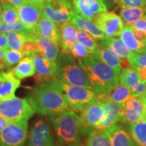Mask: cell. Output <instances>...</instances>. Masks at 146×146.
<instances>
[{"mask_svg":"<svg viewBox=\"0 0 146 146\" xmlns=\"http://www.w3.org/2000/svg\"><path fill=\"white\" fill-rule=\"evenodd\" d=\"M137 68L140 81L146 82V68H141V67H137Z\"/></svg>","mask_w":146,"mask_h":146,"instance_id":"obj_48","label":"cell"},{"mask_svg":"<svg viewBox=\"0 0 146 146\" xmlns=\"http://www.w3.org/2000/svg\"><path fill=\"white\" fill-rule=\"evenodd\" d=\"M11 32L31 33H33V30L27 28L21 21H18L12 25L3 23L2 22L0 23V33L7 34Z\"/></svg>","mask_w":146,"mask_h":146,"instance_id":"obj_34","label":"cell"},{"mask_svg":"<svg viewBox=\"0 0 146 146\" xmlns=\"http://www.w3.org/2000/svg\"><path fill=\"white\" fill-rule=\"evenodd\" d=\"M12 122L13 121L7 119V118L0 117V133H1L7 126L10 125L11 123H12Z\"/></svg>","mask_w":146,"mask_h":146,"instance_id":"obj_47","label":"cell"},{"mask_svg":"<svg viewBox=\"0 0 146 146\" xmlns=\"http://www.w3.org/2000/svg\"><path fill=\"white\" fill-rule=\"evenodd\" d=\"M129 132L137 146H146V120L130 124Z\"/></svg>","mask_w":146,"mask_h":146,"instance_id":"obj_30","label":"cell"},{"mask_svg":"<svg viewBox=\"0 0 146 146\" xmlns=\"http://www.w3.org/2000/svg\"><path fill=\"white\" fill-rule=\"evenodd\" d=\"M103 1L105 3L106 5L109 8H113L119 3V0H103Z\"/></svg>","mask_w":146,"mask_h":146,"instance_id":"obj_49","label":"cell"},{"mask_svg":"<svg viewBox=\"0 0 146 146\" xmlns=\"http://www.w3.org/2000/svg\"><path fill=\"white\" fill-rule=\"evenodd\" d=\"M1 15H2V5L0 1V23H1Z\"/></svg>","mask_w":146,"mask_h":146,"instance_id":"obj_52","label":"cell"},{"mask_svg":"<svg viewBox=\"0 0 146 146\" xmlns=\"http://www.w3.org/2000/svg\"><path fill=\"white\" fill-rule=\"evenodd\" d=\"M74 8H53L50 3L45 5L43 8V15L48 18L55 23L60 24L70 22L74 14Z\"/></svg>","mask_w":146,"mask_h":146,"instance_id":"obj_22","label":"cell"},{"mask_svg":"<svg viewBox=\"0 0 146 146\" xmlns=\"http://www.w3.org/2000/svg\"><path fill=\"white\" fill-rule=\"evenodd\" d=\"M146 14L145 8H121L120 17L123 21L124 26L132 25Z\"/></svg>","mask_w":146,"mask_h":146,"instance_id":"obj_27","label":"cell"},{"mask_svg":"<svg viewBox=\"0 0 146 146\" xmlns=\"http://www.w3.org/2000/svg\"><path fill=\"white\" fill-rule=\"evenodd\" d=\"M78 64L86 73L97 94L108 93L119 83L120 74L96 56L78 60Z\"/></svg>","mask_w":146,"mask_h":146,"instance_id":"obj_2","label":"cell"},{"mask_svg":"<svg viewBox=\"0 0 146 146\" xmlns=\"http://www.w3.org/2000/svg\"><path fill=\"white\" fill-rule=\"evenodd\" d=\"M52 82L68 102L71 110L74 109L77 112L81 113L97 100L98 94L92 89L69 85L55 78H52Z\"/></svg>","mask_w":146,"mask_h":146,"instance_id":"obj_5","label":"cell"},{"mask_svg":"<svg viewBox=\"0 0 146 146\" xmlns=\"http://www.w3.org/2000/svg\"><path fill=\"white\" fill-rule=\"evenodd\" d=\"M145 120L146 110L143 103L139 98L131 97L124 104L121 121L130 125Z\"/></svg>","mask_w":146,"mask_h":146,"instance_id":"obj_11","label":"cell"},{"mask_svg":"<svg viewBox=\"0 0 146 146\" xmlns=\"http://www.w3.org/2000/svg\"><path fill=\"white\" fill-rule=\"evenodd\" d=\"M127 60L133 66L146 68V53L132 52Z\"/></svg>","mask_w":146,"mask_h":146,"instance_id":"obj_38","label":"cell"},{"mask_svg":"<svg viewBox=\"0 0 146 146\" xmlns=\"http://www.w3.org/2000/svg\"><path fill=\"white\" fill-rule=\"evenodd\" d=\"M0 1L1 3H9V4L13 5L15 8H18L26 3L25 0H0Z\"/></svg>","mask_w":146,"mask_h":146,"instance_id":"obj_45","label":"cell"},{"mask_svg":"<svg viewBox=\"0 0 146 146\" xmlns=\"http://www.w3.org/2000/svg\"><path fill=\"white\" fill-rule=\"evenodd\" d=\"M36 111L25 98L14 97L12 99L0 102V117L13 122L27 120L31 118Z\"/></svg>","mask_w":146,"mask_h":146,"instance_id":"obj_6","label":"cell"},{"mask_svg":"<svg viewBox=\"0 0 146 146\" xmlns=\"http://www.w3.org/2000/svg\"><path fill=\"white\" fill-rule=\"evenodd\" d=\"M21 87V80L18 79L11 71L0 72V102L12 99Z\"/></svg>","mask_w":146,"mask_h":146,"instance_id":"obj_16","label":"cell"},{"mask_svg":"<svg viewBox=\"0 0 146 146\" xmlns=\"http://www.w3.org/2000/svg\"><path fill=\"white\" fill-rule=\"evenodd\" d=\"M76 40L78 43H81L83 46L86 47L89 50H93L94 52L98 47V44L97 43L96 39L87 33L83 31H77L76 33Z\"/></svg>","mask_w":146,"mask_h":146,"instance_id":"obj_35","label":"cell"},{"mask_svg":"<svg viewBox=\"0 0 146 146\" xmlns=\"http://www.w3.org/2000/svg\"><path fill=\"white\" fill-rule=\"evenodd\" d=\"M21 52L26 56H29L33 53H38V46L34 40H29L24 43L22 46Z\"/></svg>","mask_w":146,"mask_h":146,"instance_id":"obj_40","label":"cell"},{"mask_svg":"<svg viewBox=\"0 0 146 146\" xmlns=\"http://www.w3.org/2000/svg\"><path fill=\"white\" fill-rule=\"evenodd\" d=\"M94 56L116 71L118 74L122 70L121 58L114 50L109 47L101 44L94 51Z\"/></svg>","mask_w":146,"mask_h":146,"instance_id":"obj_18","label":"cell"},{"mask_svg":"<svg viewBox=\"0 0 146 146\" xmlns=\"http://www.w3.org/2000/svg\"><path fill=\"white\" fill-rule=\"evenodd\" d=\"M139 98V99L141 100V101H142V102H143V103L144 106H145V110H146V99H145V98H143V96L140 97V98Z\"/></svg>","mask_w":146,"mask_h":146,"instance_id":"obj_51","label":"cell"},{"mask_svg":"<svg viewBox=\"0 0 146 146\" xmlns=\"http://www.w3.org/2000/svg\"><path fill=\"white\" fill-rule=\"evenodd\" d=\"M25 56H26L21 52L8 49V50H5L4 58L5 67L14 66L17 64Z\"/></svg>","mask_w":146,"mask_h":146,"instance_id":"obj_37","label":"cell"},{"mask_svg":"<svg viewBox=\"0 0 146 146\" xmlns=\"http://www.w3.org/2000/svg\"><path fill=\"white\" fill-rule=\"evenodd\" d=\"M131 96L134 98H140L146 94V82L140 81L131 89Z\"/></svg>","mask_w":146,"mask_h":146,"instance_id":"obj_41","label":"cell"},{"mask_svg":"<svg viewBox=\"0 0 146 146\" xmlns=\"http://www.w3.org/2000/svg\"><path fill=\"white\" fill-rule=\"evenodd\" d=\"M28 146H58L53 137L50 128L45 120L39 119L33 124Z\"/></svg>","mask_w":146,"mask_h":146,"instance_id":"obj_10","label":"cell"},{"mask_svg":"<svg viewBox=\"0 0 146 146\" xmlns=\"http://www.w3.org/2000/svg\"><path fill=\"white\" fill-rule=\"evenodd\" d=\"M57 26L59 32L60 50L66 54H70L73 45L77 42V29L71 22L58 24Z\"/></svg>","mask_w":146,"mask_h":146,"instance_id":"obj_14","label":"cell"},{"mask_svg":"<svg viewBox=\"0 0 146 146\" xmlns=\"http://www.w3.org/2000/svg\"><path fill=\"white\" fill-rule=\"evenodd\" d=\"M34 41L38 46V53L43 55L47 59L56 62L60 54V47L51 40L41 36H35Z\"/></svg>","mask_w":146,"mask_h":146,"instance_id":"obj_23","label":"cell"},{"mask_svg":"<svg viewBox=\"0 0 146 146\" xmlns=\"http://www.w3.org/2000/svg\"><path fill=\"white\" fill-rule=\"evenodd\" d=\"M8 40L6 34L0 33V50H8Z\"/></svg>","mask_w":146,"mask_h":146,"instance_id":"obj_44","label":"cell"},{"mask_svg":"<svg viewBox=\"0 0 146 146\" xmlns=\"http://www.w3.org/2000/svg\"><path fill=\"white\" fill-rule=\"evenodd\" d=\"M102 103L105 110V116L95 131H106L116 125L122 118V110L124 104H118L110 101H105Z\"/></svg>","mask_w":146,"mask_h":146,"instance_id":"obj_13","label":"cell"},{"mask_svg":"<svg viewBox=\"0 0 146 146\" xmlns=\"http://www.w3.org/2000/svg\"><path fill=\"white\" fill-rule=\"evenodd\" d=\"M28 134V120L12 122L0 133V146H24Z\"/></svg>","mask_w":146,"mask_h":146,"instance_id":"obj_8","label":"cell"},{"mask_svg":"<svg viewBox=\"0 0 146 146\" xmlns=\"http://www.w3.org/2000/svg\"><path fill=\"white\" fill-rule=\"evenodd\" d=\"M100 44L109 47L123 59H129L133 52L128 50L121 40L114 37H106L100 41Z\"/></svg>","mask_w":146,"mask_h":146,"instance_id":"obj_29","label":"cell"},{"mask_svg":"<svg viewBox=\"0 0 146 146\" xmlns=\"http://www.w3.org/2000/svg\"><path fill=\"white\" fill-rule=\"evenodd\" d=\"M27 100L36 112L50 118L71 110L68 102L55 87L52 78L35 87Z\"/></svg>","mask_w":146,"mask_h":146,"instance_id":"obj_1","label":"cell"},{"mask_svg":"<svg viewBox=\"0 0 146 146\" xmlns=\"http://www.w3.org/2000/svg\"><path fill=\"white\" fill-rule=\"evenodd\" d=\"M8 48L10 50L21 52L24 43L29 40H34L35 35L31 33L11 32L6 34Z\"/></svg>","mask_w":146,"mask_h":146,"instance_id":"obj_26","label":"cell"},{"mask_svg":"<svg viewBox=\"0 0 146 146\" xmlns=\"http://www.w3.org/2000/svg\"><path fill=\"white\" fill-rule=\"evenodd\" d=\"M10 71L20 80L34 76L36 71L32 55L25 56Z\"/></svg>","mask_w":146,"mask_h":146,"instance_id":"obj_25","label":"cell"},{"mask_svg":"<svg viewBox=\"0 0 146 146\" xmlns=\"http://www.w3.org/2000/svg\"><path fill=\"white\" fill-rule=\"evenodd\" d=\"M1 70H2V69H1V68H0V71H1Z\"/></svg>","mask_w":146,"mask_h":146,"instance_id":"obj_55","label":"cell"},{"mask_svg":"<svg viewBox=\"0 0 146 146\" xmlns=\"http://www.w3.org/2000/svg\"><path fill=\"white\" fill-rule=\"evenodd\" d=\"M73 8L80 16L94 20L99 14L107 11L103 0H70Z\"/></svg>","mask_w":146,"mask_h":146,"instance_id":"obj_12","label":"cell"},{"mask_svg":"<svg viewBox=\"0 0 146 146\" xmlns=\"http://www.w3.org/2000/svg\"><path fill=\"white\" fill-rule=\"evenodd\" d=\"M143 98H145V99H146V94H145V95H143Z\"/></svg>","mask_w":146,"mask_h":146,"instance_id":"obj_54","label":"cell"},{"mask_svg":"<svg viewBox=\"0 0 146 146\" xmlns=\"http://www.w3.org/2000/svg\"><path fill=\"white\" fill-rule=\"evenodd\" d=\"M133 34L135 37L138 41L141 43H146V34L144 33L139 31L133 30Z\"/></svg>","mask_w":146,"mask_h":146,"instance_id":"obj_46","label":"cell"},{"mask_svg":"<svg viewBox=\"0 0 146 146\" xmlns=\"http://www.w3.org/2000/svg\"><path fill=\"white\" fill-rule=\"evenodd\" d=\"M33 58L35 68L36 74L41 78L50 79L54 77L56 70V62L47 59L39 53H33L31 54Z\"/></svg>","mask_w":146,"mask_h":146,"instance_id":"obj_20","label":"cell"},{"mask_svg":"<svg viewBox=\"0 0 146 146\" xmlns=\"http://www.w3.org/2000/svg\"><path fill=\"white\" fill-rule=\"evenodd\" d=\"M70 22L75 26L78 30L83 31L90 34L97 40L102 41L106 38L104 34L98 28L94 21L83 17L78 14L76 12L73 15Z\"/></svg>","mask_w":146,"mask_h":146,"instance_id":"obj_19","label":"cell"},{"mask_svg":"<svg viewBox=\"0 0 146 146\" xmlns=\"http://www.w3.org/2000/svg\"><path fill=\"white\" fill-rule=\"evenodd\" d=\"M131 97L132 96L130 89L119 83L108 93V101L118 104H125Z\"/></svg>","mask_w":146,"mask_h":146,"instance_id":"obj_28","label":"cell"},{"mask_svg":"<svg viewBox=\"0 0 146 146\" xmlns=\"http://www.w3.org/2000/svg\"><path fill=\"white\" fill-rule=\"evenodd\" d=\"M133 30L139 31L146 34V14L131 25Z\"/></svg>","mask_w":146,"mask_h":146,"instance_id":"obj_42","label":"cell"},{"mask_svg":"<svg viewBox=\"0 0 146 146\" xmlns=\"http://www.w3.org/2000/svg\"><path fill=\"white\" fill-rule=\"evenodd\" d=\"M120 39L128 50L131 52L140 54L146 53V43H141L136 39L131 25L124 27L123 32L120 35Z\"/></svg>","mask_w":146,"mask_h":146,"instance_id":"obj_24","label":"cell"},{"mask_svg":"<svg viewBox=\"0 0 146 146\" xmlns=\"http://www.w3.org/2000/svg\"><path fill=\"white\" fill-rule=\"evenodd\" d=\"M70 54L72 55L74 58H76L78 60H82L93 56L94 54V52L87 48L86 47L83 46L81 43L76 42L71 49Z\"/></svg>","mask_w":146,"mask_h":146,"instance_id":"obj_36","label":"cell"},{"mask_svg":"<svg viewBox=\"0 0 146 146\" xmlns=\"http://www.w3.org/2000/svg\"><path fill=\"white\" fill-rule=\"evenodd\" d=\"M86 146H112L110 139L104 131L96 130L89 136Z\"/></svg>","mask_w":146,"mask_h":146,"instance_id":"obj_32","label":"cell"},{"mask_svg":"<svg viewBox=\"0 0 146 146\" xmlns=\"http://www.w3.org/2000/svg\"><path fill=\"white\" fill-rule=\"evenodd\" d=\"M5 50H0V68H1V69H3L5 68V65L4 63Z\"/></svg>","mask_w":146,"mask_h":146,"instance_id":"obj_50","label":"cell"},{"mask_svg":"<svg viewBox=\"0 0 146 146\" xmlns=\"http://www.w3.org/2000/svg\"><path fill=\"white\" fill-rule=\"evenodd\" d=\"M74 58L70 54L60 51L56 60L54 78L69 85L93 89L86 73Z\"/></svg>","mask_w":146,"mask_h":146,"instance_id":"obj_3","label":"cell"},{"mask_svg":"<svg viewBox=\"0 0 146 146\" xmlns=\"http://www.w3.org/2000/svg\"><path fill=\"white\" fill-rule=\"evenodd\" d=\"M140 81L137 68L133 66L123 68L119 76V83L131 89Z\"/></svg>","mask_w":146,"mask_h":146,"instance_id":"obj_31","label":"cell"},{"mask_svg":"<svg viewBox=\"0 0 146 146\" xmlns=\"http://www.w3.org/2000/svg\"><path fill=\"white\" fill-rule=\"evenodd\" d=\"M16 8L20 21L27 28L31 30L37 25L40 18L43 16V8L30 3H25Z\"/></svg>","mask_w":146,"mask_h":146,"instance_id":"obj_15","label":"cell"},{"mask_svg":"<svg viewBox=\"0 0 146 146\" xmlns=\"http://www.w3.org/2000/svg\"><path fill=\"white\" fill-rule=\"evenodd\" d=\"M1 5H2V15H1L2 23L12 25L20 21L15 7L7 3H1Z\"/></svg>","mask_w":146,"mask_h":146,"instance_id":"obj_33","label":"cell"},{"mask_svg":"<svg viewBox=\"0 0 146 146\" xmlns=\"http://www.w3.org/2000/svg\"><path fill=\"white\" fill-rule=\"evenodd\" d=\"M33 32L36 36H41L50 39L60 47L59 32L56 23L45 16H42L39 23L33 29Z\"/></svg>","mask_w":146,"mask_h":146,"instance_id":"obj_17","label":"cell"},{"mask_svg":"<svg viewBox=\"0 0 146 146\" xmlns=\"http://www.w3.org/2000/svg\"><path fill=\"white\" fill-rule=\"evenodd\" d=\"M58 141L62 145L78 143L81 135L80 116L72 110L50 117Z\"/></svg>","mask_w":146,"mask_h":146,"instance_id":"obj_4","label":"cell"},{"mask_svg":"<svg viewBox=\"0 0 146 146\" xmlns=\"http://www.w3.org/2000/svg\"><path fill=\"white\" fill-rule=\"evenodd\" d=\"M104 116L105 110L103 103L96 100L81 113V133L85 135H90L103 120Z\"/></svg>","mask_w":146,"mask_h":146,"instance_id":"obj_7","label":"cell"},{"mask_svg":"<svg viewBox=\"0 0 146 146\" xmlns=\"http://www.w3.org/2000/svg\"><path fill=\"white\" fill-rule=\"evenodd\" d=\"M106 37L120 36L124 29V24L119 16L112 12H104L94 20Z\"/></svg>","mask_w":146,"mask_h":146,"instance_id":"obj_9","label":"cell"},{"mask_svg":"<svg viewBox=\"0 0 146 146\" xmlns=\"http://www.w3.org/2000/svg\"><path fill=\"white\" fill-rule=\"evenodd\" d=\"M118 4L121 8H145L146 0H119Z\"/></svg>","mask_w":146,"mask_h":146,"instance_id":"obj_39","label":"cell"},{"mask_svg":"<svg viewBox=\"0 0 146 146\" xmlns=\"http://www.w3.org/2000/svg\"><path fill=\"white\" fill-rule=\"evenodd\" d=\"M25 2L43 8L50 2V0H25Z\"/></svg>","mask_w":146,"mask_h":146,"instance_id":"obj_43","label":"cell"},{"mask_svg":"<svg viewBox=\"0 0 146 146\" xmlns=\"http://www.w3.org/2000/svg\"><path fill=\"white\" fill-rule=\"evenodd\" d=\"M68 146H83V145H81V144H79V143H76V144H72V145H70Z\"/></svg>","mask_w":146,"mask_h":146,"instance_id":"obj_53","label":"cell"},{"mask_svg":"<svg viewBox=\"0 0 146 146\" xmlns=\"http://www.w3.org/2000/svg\"><path fill=\"white\" fill-rule=\"evenodd\" d=\"M112 146H135V142L129 133L120 126L114 125L104 131Z\"/></svg>","mask_w":146,"mask_h":146,"instance_id":"obj_21","label":"cell"}]
</instances>
